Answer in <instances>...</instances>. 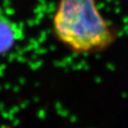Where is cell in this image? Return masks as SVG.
Wrapping results in <instances>:
<instances>
[{
  "instance_id": "1",
  "label": "cell",
  "mask_w": 128,
  "mask_h": 128,
  "mask_svg": "<svg viewBox=\"0 0 128 128\" xmlns=\"http://www.w3.org/2000/svg\"><path fill=\"white\" fill-rule=\"evenodd\" d=\"M55 38L72 52H102L113 44L116 32L99 11L96 0H59L52 18Z\"/></svg>"
},
{
  "instance_id": "2",
  "label": "cell",
  "mask_w": 128,
  "mask_h": 128,
  "mask_svg": "<svg viewBox=\"0 0 128 128\" xmlns=\"http://www.w3.org/2000/svg\"><path fill=\"white\" fill-rule=\"evenodd\" d=\"M22 35L19 25L0 11V56L8 52Z\"/></svg>"
}]
</instances>
